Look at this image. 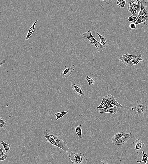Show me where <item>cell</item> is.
Returning a JSON list of instances; mask_svg holds the SVG:
<instances>
[{"mask_svg":"<svg viewBox=\"0 0 148 164\" xmlns=\"http://www.w3.org/2000/svg\"><path fill=\"white\" fill-rule=\"evenodd\" d=\"M47 131L53 137V138L57 144L59 146L60 148L65 152H67L69 151V148L66 143L64 141L59 133L54 129H49Z\"/></svg>","mask_w":148,"mask_h":164,"instance_id":"6da1fadb","label":"cell"},{"mask_svg":"<svg viewBox=\"0 0 148 164\" xmlns=\"http://www.w3.org/2000/svg\"><path fill=\"white\" fill-rule=\"evenodd\" d=\"M69 159L73 164H83L87 161V158L84 154L79 152L71 154Z\"/></svg>","mask_w":148,"mask_h":164,"instance_id":"7a4b0ae2","label":"cell"},{"mask_svg":"<svg viewBox=\"0 0 148 164\" xmlns=\"http://www.w3.org/2000/svg\"><path fill=\"white\" fill-rule=\"evenodd\" d=\"M148 110V107L146 104L143 103L141 100H138L135 105L134 112L135 115L142 116Z\"/></svg>","mask_w":148,"mask_h":164,"instance_id":"3957f363","label":"cell"},{"mask_svg":"<svg viewBox=\"0 0 148 164\" xmlns=\"http://www.w3.org/2000/svg\"><path fill=\"white\" fill-rule=\"evenodd\" d=\"M131 146L134 148L135 151L137 153L140 154L142 153L145 145L139 139H137L133 141Z\"/></svg>","mask_w":148,"mask_h":164,"instance_id":"277c9868","label":"cell"},{"mask_svg":"<svg viewBox=\"0 0 148 164\" xmlns=\"http://www.w3.org/2000/svg\"><path fill=\"white\" fill-rule=\"evenodd\" d=\"M75 66L74 65L65 66L61 72L60 76L63 78L69 77L75 70Z\"/></svg>","mask_w":148,"mask_h":164,"instance_id":"5b68a950","label":"cell"},{"mask_svg":"<svg viewBox=\"0 0 148 164\" xmlns=\"http://www.w3.org/2000/svg\"><path fill=\"white\" fill-rule=\"evenodd\" d=\"M102 99L107 101L112 105H114L115 106H116V107L118 108H121L122 107V105L117 102L113 95H111L110 94L108 95L103 96L102 98Z\"/></svg>","mask_w":148,"mask_h":164,"instance_id":"8992f818","label":"cell"},{"mask_svg":"<svg viewBox=\"0 0 148 164\" xmlns=\"http://www.w3.org/2000/svg\"><path fill=\"white\" fill-rule=\"evenodd\" d=\"M140 3L141 4V9L140 10V13L137 16L136 21V22L137 21L138 19L141 16H144L146 17V19L144 24L146 25H147L148 24V7H145L140 2Z\"/></svg>","mask_w":148,"mask_h":164,"instance_id":"52a82bcc","label":"cell"},{"mask_svg":"<svg viewBox=\"0 0 148 164\" xmlns=\"http://www.w3.org/2000/svg\"><path fill=\"white\" fill-rule=\"evenodd\" d=\"M132 134H130L129 135L125 136L121 139L115 142H113V144L115 146L122 145L126 143L132 137Z\"/></svg>","mask_w":148,"mask_h":164,"instance_id":"ba28073f","label":"cell"},{"mask_svg":"<svg viewBox=\"0 0 148 164\" xmlns=\"http://www.w3.org/2000/svg\"><path fill=\"white\" fill-rule=\"evenodd\" d=\"M71 87L75 93L81 96H84L85 92L81 86L78 84H74L71 85Z\"/></svg>","mask_w":148,"mask_h":164,"instance_id":"9c48e42d","label":"cell"},{"mask_svg":"<svg viewBox=\"0 0 148 164\" xmlns=\"http://www.w3.org/2000/svg\"><path fill=\"white\" fill-rule=\"evenodd\" d=\"M118 107H107L103 109H99V113H110L116 114L117 113V111Z\"/></svg>","mask_w":148,"mask_h":164,"instance_id":"30bf717a","label":"cell"},{"mask_svg":"<svg viewBox=\"0 0 148 164\" xmlns=\"http://www.w3.org/2000/svg\"><path fill=\"white\" fill-rule=\"evenodd\" d=\"M122 56L124 57H127L128 58L130 61H144V60L142 58V55H133L129 54L126 53L123 55Z\"/></svg>","mask_w":148,"mask_h":164,"instance_id":"8fae6325","label":"cell"},{"mask_svg":"<svg viewBox=\"0 0 148 164\" xmlns=\"http://www.w3.org/2000/svg\"><path fill=\"white\" fill-rule=\"evenodd\" d=\"M130 134H127V133L125 132H119L117 134H116L112 138V140L113 142H115L117 141L118 139H121L122 137L125 136L129 135Z\"/></svg>","mask_w":148,"mask_h":164,"instance_id":"7c38bea8","label":"cell"},{"mask_svg":"<svg viewBox=\"0 0 148 164\" xmlns=\"http://www.w3.org/2000/svg\"><path fill=\"white\" fill-rule=\"evenodd\" d=\"M92 44L94 45L95 46L98 52L99 53L102 52L106 49V47H104V46H103L100 43V42H98V41H97L95 39L93 41Z\"/></svg>","mask_w":148,"mask_h":164,"instance_id":"4fadbf2b","label":"cell"},{"mask_svg":"<svg viewBox=\"0 0 148 164\" xmlns=\"http://www.w3.org/2000/svg\"><path fill=\"white\" fill-rule=\"evenodd\" d=\"M119 59L122 61V64L123 65L128 67H132L134 65L133 63L128 58L123 56L120 57Z\"/></svg>","mask_w":148,"mask_h":164,"instance_id":"5bb4252c","label":"cell"},{"mask_svg":"<svg viewBox=\"0 0 148 164\" xmlns=\"http://www.w3.org/2000/svg\"><path fill=\"white\" fill-rule=\"evenodd\" d=\"M139 1H138V0H128V6L135 8L139 10Z\"/></svg>","mask_w":148,"mask_h":164,"instance_id":"9a60e30c","label":"cell"},{"mask_svg":"<svg viewBox=\"0 0 148 164\" xmlns=\"http://www.w3.org/2000/svg\"><path fill=\"white\" fill-rule=\"evenodd\" d=\"M38 20H36V21L34 22V24H33L32 26L30 28V29H29L28 32L27 33V36L26 38H25V40H28L29 38L30 37H31L32 34H33V33L34 32V31H35V26L37 22L38 21Z\"/></svg>","mask_w":148,"mask_h":164,"instance_id":"2e32d148","label":"cell"},{"mask_svg":"<svg viewBox=\"0 0 148 164\" xmlns=\"http://www.w3.org/2000/svg\"><path fill=\"white\" fill-rule=\"evenodd\" d=\"M128 9L134 17H137L140 13L139 10L131 6H128Z\"/></svg>","mask_w":148,"mask_h":164,"instance_id":"e0dca14e","label":"cell"},{"mask_svg":"<svg viewBox=\"0 0 148 164\" xmlns=\"http://www.w3.org/2000/svg\"><path fill=\"white\" fill-rule=\"evenodd\" d=\"M82 35L84 37L88 39L92 44V43L93 41L95 39V38H94L92 34V32L90 30H89L87 32L84 33L82 34Z\"/></svg>","mask_w":148,"mask_h":164,"instance_id":"ac0fdd59","label":"cell"},{"mask_svg":"<svg viewBox=\"0 0 148 164\" xmlns=\"http://www.w3.org/2000/svg\"><path fill=\"white\" fill-rule=\"evenodd\" d=\"M97 34L100 38V43L104 47H108V43L106 38L103 36L101 35L99 33H97Z\"/></svg>","mask_w":148,"mask_h":164,"instance_id":"d6986e66","label":"cell"},{"mask_svg":"<svg viewBox=\"0 0 148 164\" xmlns=\"http://www.w3.org/2000/svg\"><path fill=\"white\" fill-rule=\"evenodd\" d=\"M82 125L81 124H80V125H79L78 126L75 127L74 128V129L76 131V134L79 137V138L82 139V137L81 134H82V128L81 127Z\"/></svg>","mask_w":148,"mask_h":164,"instance_id":"ffe728a7","label":"cell"},{"mask_svg":"<svg viewBox=\"0 0 148 164\" xmlns=\"http://www.w3.org/2000/svg\"><path fill=\"white\" fill-rule=\"evenodd\" d=\"M43 136L46 138L47 139V141L49 142L51 141L54 139L53 137L52 136V135L50 134L47 132L46 130H45L44 131V134H43Z\"/></svg>","mask_w":148,"mask_h":164,"instance_id":"44dd1931","label":"cell"},{"mask_svg":"<svg viewBox=\"0 0 148 164\" xmlns=\"http://www.w3.org/2000/svg\"><path fill=\"white\" fill-rule=\"evenodd\" d=\"M68 113V111H65L57 113H56L54 115L56 117V121H57L59 119L63 117L65 115Z\"/></svg>","mask_w":148,"mask_h":164,"instance_id":"7402d4cb","label":"cell"},{"mask_svg":"<svg viewBox=\"0 0 148 164\" xmlns=\"http://www.w3.org/2000/svg\"><path fill=\"white\" fill-rule=\"evenodd\" d=\"M143 156L141 160L137 161L138 163H140L141 162H144L145 164H147V161L148 159V157L147 153H145L144 151L143 150L142 151Z\"/></svg>","mask_w":148,"mask_h":164,"instance_id":"603a6c76","label":"cell"},{"mask_svg":"<svg viewBox=\"0 0 148 164\" xmlns=\"http://www.w3.org/2000/svg\"><path fill=\"white\" fill-rule=\"evenodd\" d=\"M3 149L1 148L0 149V161H3L6 159L8 157L7 155L4 153Z\"/></svg>","mask_w":148,"mask_h":164,"instance_id":"cb8c5ba5","label":"cell"},{"mask_svg":"<svg viewBox=\"0 0 148 164\" xmlns=\"http://www.w3.org/2000/svg\"><path fill=\"white\" fill-rule=\"evenodd\" d=\"M1 144L3 146L6 153H8L9 151H10V148H11V145L7 144L3 141H1Z\"/></svg>","mask_w":148,"mask_h":164,"instance_id":"d4e9b609","label":"cell"},{"mask_svg":"<svg viewBox=\"0 0 148 164\" xmlns=\"http://www.w3.org/2000/svg\"><path fill=\"white\" fill-rule=\"evenodd\" d=\"M146 17L144 16H141L138 19L137 21L135 23V24L137 25L138 24H142V23H144L146 22Z\"/></svg>","mask_w":148,"mask_h":164,"instance_id":"484cf974","label":"cell"},{"mask_svg":"<svg viewBox=\"0 0 148 164\" xmlns=\"http://www.w3.org/2000/svg\"><path fill=\"white\" fill-rule=\"evenodd\" d=\"M7 124L6 120L4 117H0V128H6Z\"/></svg>","mask_w":148,"mask_h":164,"instance_id":"4316f807","label":"cell"},{"mask_svg":"<svg viewBox=\"0 0 148 164\" xmlns=\"http://www.w3.org/2000/svg\"><path fill=\"white\" fill-rule=\"evenodd\" d=\"M85 80H87L89 83V86H92L94 85V83H95L96 80L92 78L89 77L88 76H87L85 78Z\"/></svg>","mask_w":148,"mask_h":164,"instance_id":"83f0119b","label":"cell"},{"mask_svg":"<svg viewBox=\"0 0 148 164\" xmlns=\"http://www.w3.org/2000/svg\"><path fill=\"white\" fill-rule=\"evenodd\" d=\"M126 1L125 0H118L117 1V5L119 7L121 8H123L125 5Z\"/></svg>","mask_w":148,"mask_h":164,"instance_id":"f1b7e54d","label":"cell"},{"mask_svg":"<svg viewBox=\"0 0 148 164\" xmlns=\"http://www.w3.org/2000/svg\"><path fill=\"white\" fill-rule=\"evenodd\" d=\"M136 18H137V17H134L132 16H130L128 18V20L129 21L135 24L136 22Z\"/></svg>","mask_w":148,"mask_h":164,"instance_id":"f546056e","label":"cell"},{"mask_svg":"<svg viewBox=\"0 0 148 164\" xmlns=\"http://www.w3.org/2000/svg\"><path fill=\"white\" fill-rule=\"evenodd\" d=\"M139 1L145 7H148V1L147 0H140Z\"/></svg>","mask_w":148,"mask_h":164,"instance_id":"4dcf8cb0","label":"cell"},{"mask_svg":"<svg viewBox=\"0 0 148 164\" xmlns=\"http://www.w3.org/2000/svg\"><path fill=\"white\" fill-rule=\"evenodd\" d=\"M49 143H50L51 144L55 146V147H58V148H60V147L57 144L56 142L54 140V139L51 141L49 142Z\"/></svg>","mask_w":148,"mask_h":164,"instance_id":"1f68e13d","label":"cell"},{"mask_svg":"<svg viewBox=\"0 0 148 164\" xmlns=\"http://www.w3.org/2000/svg\"><path fill=\"white\" fill-rule=\"evenodd\" d=\"M107 106H106V105L104 102L103 101H102L101 103L100 106H99V107H98L97 108V109H104L105 108L107 107Z\"/></svg>","mask_w":148,"mask_h":164,"instance_id":"d6a6232c","label":"cell"},{"mask_svg":"<svg viewBox=\"0 0 148 164\" xmlns=\"http://www.w3.org/2000/svg\"><path fill=\"white\" fill-rule=\"evenodd\" d=\"M102 101H103L104 102V104H105L106 106L107 107H114V106H113V105H112L111 104H110V103H109V102H107V101H106L104 100H102Z\"/></svg>","mask_w":148,"mask_h":164,"instance_id":"836d02e7","label":"cell"},{"mask_svg":"<svg viewBox=\"0 0 148 164\" xmlns=\"http://www.w3.org/2000/svg\"><path fill=\"white\" fill-rule=\"evenodd\" d=\"M129 26L130 28L131 29H136V25L134 23H131V24H130Z\"/></svg>","mask_w":148,"mask_h":164,"instance_id":"e575fe53","label":"cell"},{"mask_svg":"<svg viewBox=\"0 0 148 164\" xmlns=\"http://www.w3.org/2000/svg\"><path fill=\"white\" fill-rule=\"evenodd\" d=\"M104 1V3H105V4L109 5L111 3L112 1Z\"/></svg>","mask_w":148,"mask_h":164,"instance_id":"d590c367","label":"cell"},{"mask_svg":"<svg viewBox=\"0 0 148 164\" xmlns=\"http://www.w3.org/2000/svg\"><path fill=\"white\" fill-rule=\"evenodd\" d=\"M6 63V61L5 60H2V61L0 63V66H1V65H4Z\"/></svg>","mask_w":148,"mask_h":164,"instance_id":"8d00e7d4","label":"cell"},{"mask_svg":"<svg viewBox=\"0 0 148 164\" xmlns=\"http://www.w3.org/2000/svg\"><path fill=\"white\" fill-rule=\"evenodd\" d=\"M140 61H136L133 63V65H136L138 64L140 62Z\"/></svg>","mask_w":148,"mask_h":164,"instance_id":"74e56055","label":"cell"},{"mask_svg":"<svg viewBox=\"0 0 148 164\" xmlns=\"http://www.w3.org/2000/svg\"><path fill=\"white\" fill-rule=\"evenodd\" d=\"M102 163L101 164H109L108 162H105L104 160H102L101 161Z\"/></svg>","mask_w":148,"mask_h":164,"instance_id":"f35d334b","label":"cell"}]
</instances>
